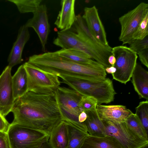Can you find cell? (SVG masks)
Masks as SVG:
<instances>
[{"mask_svg":"<svg viewBox=\"0 0 148 148\" xmlns=\"http://www.w3.org/2000/svg\"><path fill=\"white\" fill-rule=\"evenodd\" d=\"M11 112L14 116L12 123L40 131L49 135L63 121L56 91L48 94L28 91L15 100Z\"/></svg>","mask_w":148,"mask_h":148,"instance_id":"6da1fadb","label":"cell"},{"mask_svg":"<svg viewBox=\"0 0 148 148\" xmlns=\"http://www.w3.org/2000/svg\"><path fill=\"white\" fill-rule=\"evenodd\" d=\"M27 62L60 77L106 78L107 76L104 67L79 64L60 56L56 51L34 55L29 57Z\"/></svg>","mask_w":148,"mask_h":148,"instance_id":"7a4b0ae2","label":"cell"},{"mask_svg":"<svg viewBox=\"0 0 148 148\" xmlns=\"http://www.w3.org/2000/svg\"><path fill=\"white\" fill-rule=\"evenodd\" d=\"M62 82L71 87L82 96L95 98L98 104L113 101L116 94L112 81L109 78L92 77L82 78L61 76Z\"/></svg>","mask_w":148,"mask_h":148,"instance_id":"3957f363","label":"cell"},{"mask_svg":"<svg viewBox=\"0 0 148 148\" xmlns=\"http://www.w3.org/2000/svg\"><path fill=\"white\" fill-rule=\"evenodd\" d=\"M53 43L62 49H74L82 52L101 64L105 69L111 66L107 58L70 29L58 32Z\"/></svg>","mask_w":148,"mask_h":148,"instance_id":"277c9868","label":"cell"},{"mask_svg":"<svg viewBox=\"0 0 148 148\" xmlns=\"http://www.w3.org/2000/svg\"><path fill=\"white\" fill-rule=\"evenodd\" d=\"M7 134L11 148H34L48 141L49 137L42 132L12 123Z\"/></svg>","mask_w":148,"mask_h":148,"instance_id":"5b68a950","label":"cell"},{"mask_svg":"<svg viewBox=\"0 0 148 148\" xmlns=\"http://www.w3.org/2000/svg\"><path fill=\"white\" fill-rule=\"evenodd\" d=\"M56 95L63 120L84 131L78 121L79 116L82 112L79 103L82 96L73 89L60 86L56 90Z\"/></svg>","mask_w":148,"mask_h":148,"instance_id":"8992f818","label":"cell"},{"mask_svg":"<svg viewBox=\"0 0 148 148\" xmlns=\"http://www.w3.org/2000/svg\"><path fill=\"white\" fill-rule=\"evenodd\" d=\"M23 65L27 74L28 92L50 94L59 87L60 82L56 75L42 70L28 62Z\"/></svg>","mask_w":148,"mask_h":148,"instance_id":"52a82bcc","label":"cell"},{"mask_svg":"<svg viewBox=\"0 0 148 148\" xmlns=\"http://www.w3.org/2000/svg\"><path fill=\"white\" fill-rule=\"evenodd\" d=\"M112 53L116 59V71L112 74L113 79L125 84L130 80L136 66L137 54L129 47L122 45L112 48Z\"/></svg>","mask_w":148,"mask_h":148,"instance_id":"ba28073f","label":"cell"},{"mask_svg":"<svg viewBox=\"0 0 148 148\" xmlns=\"http://www.w3.org/2000/svg\"><path fill=\"white\" fill-rule=\"evenodd\" d=\"M106 135L115 138L124 148H139L148 144L124 122L116 123L108 120H102Z\"/></svg>","mask_w":148,"mask_h":148,"instance_id":"9c48e42d","label":"cell"},{"mask_svg":"<svg viewBox=\"0 0 148 148\" xmlns=\"http://www.w3.org/2000/svg\"><path fill=\"white\" fill-rule=\"evenodd\" d=\"M148 12V4L142 2L119 18L121 29L119 40L123 45L129 44L133 40V34Z\"/></svg>","mask_w":148,"mask_h":148,"instance_id":"30bf717a","label":"cell"},{"mask_svg":"<svg viewBox=\"0 0 148 148\" xmlns=\"http://www.w3.org/2000/svg\"><path fill=\"white\" fill-rule=\"evenodd\" d=\"M33 14V17L27 21L25 25L34 29L39 38L42 51L45 52L50 31L46 5L40 4Z\"/></svg>","mask_w":148,"mask_h":148,"instance_id":"8fae6325","label":"cell"},{"mask_svg":"<svg viewBox=\"0 0 148 148\" xmlns=\"http://www.w3.org/2000/svg\"><path fill=\"white\" fill-rule=\"evenodd\" d=\"M11 69L7 66L0 75V112L5 117L11 112L15 101Z\"/></svg>","mask_w":148,"mask_h":148,"instance_id":"7c38bea8","label":"cell"},{"mask_svg":"<svg viewBox=\"0 0 148 148\" xmlns=\"http://www.w3.org/2000/svg\"><path fill=\"white\" fill-rule=\"evenodd\" d=\"M84 11L82 16L91 33L101 44L109 45L105 29L96 6L86 7Z\"/></svg>","mask_w":148,"mask_h":148,"instance_id":"4fadbf2b","label":"cell"},{"mask_svg":"<svg viewBox=\"0 0 148 148\" xmlns=\"http://www.w3.org/2000/svg\"><path fill=\"white\" fill-rule=\"evenodd\" d=\"M76 33L82 40L90 44L108 58L112 54V48L110 46H104L99 42L91 33L82 16L78 14L76 16L73 25Z\"/></svg>","mask_w":148,"mask_h":148,"instance_id":"5bb4252c","label":"cell"},{"mask_svg":"<svg viewBox=\"0 0 148 148\" xmlns=\"http://www.w3.org/2000/svg\"><path fill=\"white\" fill-rule=\"evenodd\" d=\"M96 109L101 120H108L116 123L125 122L127 118L134 114L125 106L121 105L97 104Z\"/></svg>","mask_w":148,"mask_h":148,"instance_id":"9a60e30c","label":"cell"},{"mask_svg":"<svg viewBox=\"0 0 148 148\" xmlns=\"http://www.w3.org/2000/svg\"><path fill=\"white\" fill-rule=\"evenodd\" d=\"M75 0H62L61 8L54 24L61 31L70 29L76 20L75 12Z\"/></svg>","mask_w":148,"mask_h":148,"instance_id":"2e32d148","label":"cell"},{"mask_svg":"<svg viewBox=\"0 0 148 148\" xmlns=\"http://www.w3.org/2000/svg\"><path fill=\"white\" fill-rule=\"evenodd\" d=\"M29 38L28 28L25 25L21 26L19 29L17 39L14 43L8 57V66L10 68H12L21 63L23 50Z\"/></svg>","mask_w":148,"mask_h":148,"instance_id":"e0dca14e","label":"cell"},{"mask_svg":"<svg viewBox=\"0 0 148 148\" xmlns=\"http://www.w3.org/2000/svg\"><path fill=\"white\" fill-rule=\"evenodd\" d=\"M131 82L139 98L148 100V72L137 63L133 72Z\"/></svg>","mask_w":148,"mask_h":148,"instance_id":"ac0fdd59","label":"cell"},{"mask_svg":"<svg viewBox=\"0 0 148 148\" xmlns=\"http://www.w3.org/2000/svg\"><path fill=\"white\" fill-rule=\"evenodd\" d=\"M81 148H124L114 137L106 135L102 137L89 134L84 141Z\"/></svg>","mask_w":148,"mask_h":148,"instance_id":"d6986e66","label":"cell"},{"mask_svg":"<svg viewBox=\"0 0 148 148\" xmlns=\"http://www.w3.org/2000/svg\"><path fill=\"white\" fill-rule=\"evenodd\" d=\"M68 141L67 123L63 120L53 129L48 142L52 148H66Z\"/></svg>","mask_w":148,"mask_h":148,"instance_id":"ffe728a7","label":"cell"},{"mask_svg":"<svg viewBox=\"0 0 148 148\" xmlns=\"http://www.w3.org/2000/svg\"><path fill=\"white\" fill-rule=\"evenodd\" d=\"M12 81L14 98L15 100L28 92V81L26 71L22 65L12 76Z\"/></svg>","mask_w":148,"mask_h":148,"instance_id":"44dd1931","label":"cell"},{"mask_svg":"<svg viewBox=\"0 0 148 148\" xmlns=\"http://www.w3.org/2000/svg\"><path fill=\"white\" fill-rule=\"evenodd\" d=\"M85 112L87 115V118L85 124L88 134L94 136L102 137L106 136L103 123L98 115L96 108Z\"/></svg>","mask_w":148,"mask_h":148,"instance_id":"7402d4cb","label":"cell"},{"mask_svg":"<svg viewBox=\"0 0 148 148\" xmlns=\"http://www.w3.org/2000/svg\"><path fill=\"white\" fill-rule=\"evenodd\" d=\"M56 52L60 56L79 64L104 67L86 54L77 50L72 49H61Z\"/></svg>","mask_w":148,"mask_h":148,"instance_id":"603a6c76","label":"cell"},{"mask_svg":"<svg viewBox=\"0 0 148 148\" xmlns=\"http://www.w3.org/2000/svg\"><path fill=\"white\" fill-rule=\"evenodd\" d=\"M66 122L69 137L68 143L66 148H81L89 134L72 124Z\"/></svg>","mask_w":148,"mask_h":148,"instance_id":"cb8c5ba5","label":"cell"},{"mask_svg":"<svg viewBox=\"0 0 148 148\" xmlns=\"http://www.w3.org/2000/svg\"><path fill=\"white\" fill-rule=\"evenodd\" d=\"M14 3L21 13H33L42 1V0H8Z\"/></svg>","mask_w":148,"mask_h":148,"instance_id":"d4e9b609","label":"cell"},{"mask_svg":"<svg viewBox=\"0 0 148 148\" xmlns=\"http://www.w3.org/2000/svg\"><path fill=\"white\" fill-rule=\"evenodd\" d=\"M125 122L140 137L148 140V133L135 114L127 118Z\"/></svg>","mask_w":148,"mask_h":148,"instance_id":"484cf974","label":"cell"},{"mask_svg":"<svg viewBox=\"0 0 148 148\" xmlns=\"http://www.w3.org/2000/svg\"><path fill=\"white\" fill-rule=\"evenodd\" d=\"M135 109V114L138 118L148 133V101L140 102Z\"/></svg>","mask_w":148,"mask_h":148,"instance_id":"4316f807","label":"cell"},{"mask_svg":"<svg viewBox=\"0 0 148 148\" xmlns=\"http://www.w3.org/2000/svg\"><path fill=\"white\" fill-rule=\"evenodd\" d=\"M148 36V12H147L133 34V39L142 40Z\"/></svg>","mask_w":148,"mask_h":148,"instance_id":"83f0119b","label":"cell"},{"mask_svg":"<svg viewBox=\"0 0 148 148\" xmlns=\"http://www.w3.org/2000/svg\"><path fill=\"white\" fill-rule=\"evenodd\" d=\"M97 104V101L94 98L82 96L79 103V107L81 112H86L95 109Z\"/></svg>","mask_w":148,"mask_h":148,"instance_id":"f1b7e54d","label":"cell"},{"mask_svg":"<svg viewBox=\"0 0 148 148\" xmlns=\"http://www.w3.org/2000/svg\"><path fill=\"white\" fill-rule=\"evenodd\" d=\"M129 44V47L137 54L148 49V36H146L142 40L133 39Z\"/></svg>","mask_w":148,"mask_h":148,"instance_id":"f546056e","label":"cell"},{"mask_svg":"<svg viewBox=\"0 0 148 148\" xmlns=\"http://www.w3.org/2000/svg\"><path fill=\"white\" fill-rule=\"evenodd\" d=\"M0 148H11L7 133L0 132Z\"/></svg>","mask_w":148,"mask_h":148,"instance_id":"4dcf8cb0","label":"cell"},{"mask_svg":"<svg viewBox=\"0 0 148 148\" xmlns=\"http://www.w3.org/2000/svg\"><path fill=\"white\" fill-rule=\"evenodd\" d=\"M10 124L0 112V132L7 133Z\"/></svg>","mask_w":148,"mask_h":148,"instance_id":"1f68e13d","label":"cell"},{"mask_svg":"<svg viewBox=\"0 0 148 148\" xmlns=\"http://www.w3.org/2000/svg\"><path fill=\"white\" fill-rule=\"evenodd\" d=\"M139 59L142 63L147 68H148V49L138 53Z\"/></svg>","mask_w":148,"mask_h":148,"instance_id":"d6a6232c","label":"cell"},{"mask_svg":"<svg viewBox=\"0 0 148 148\" xmlns=\"http://www.w3.org/2000/svg\"><path fill=\"white\" fill-rule=\"evenodd\" d=\"M108 62L111 66H114L116 62L115 57L112 54L108 58Z\"/></svg>","mask_w":148,"mask_h":148,"instance_id":"836d02e7","label":"cell"},{"mask_svg":"<svg viewBox=\"0 0 148 148\" xmlns=\"http://www.w3.org/2000/svg\"><path fill=\"white\" fill-rule=\"evenodd\" d=\"M105 70L106 73L109 74H112L114 73L116 71V69L114 66H111L105 68Z\"/></svg>","mask_w":148,"mask_h":148,"instance_id":"e575fe53","label":"cell"},{"mask_svg":"<svg viewBox=\"0 0 148 148\" xmlns=\"http://www.w3.org/2000/svg\"><path fill=\"white\" fill-rule=\"evenodd\" d=\"M34 148H52L49 144L48 141L44 143L41 145Z\"/></svg>","mask_w":148,"mask_h":148,"instance_id":"d590c367","label":"cell"},{"mask_svg":"<svg viewBox=\"0 0 148 148\" xmlns=\"http://www.w3.org/2000/svg\"><path fill=\"white\" fill-rule=\"evenodd\" d=\"M139 148H148V144L145 145Z\"/></svg>","mask_w":148,"mask_h":148,"instance_id":"8d00e7d4","label":"cell"}]
</instances>
